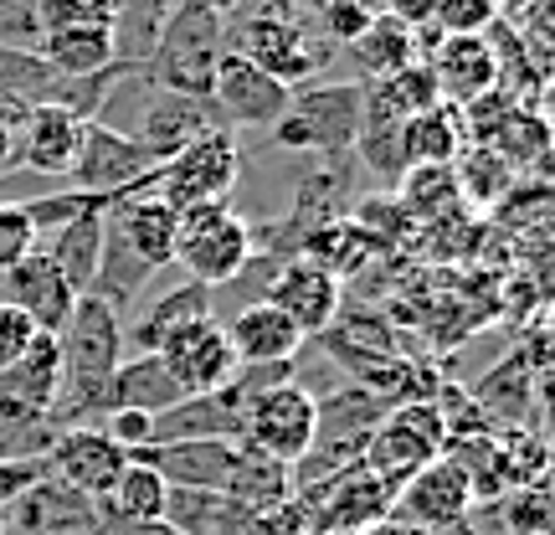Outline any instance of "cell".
I'll return each mask as SVG.
<instances>
[{
	"label": "cell",
	"instance_id": "1",
	"mask_svg": "<svg viewBox=\"0 0 555 535\" xmlns=\"http://www.w3.org/2000/svg\"><path fill=\"white\" fill-rule=\"evenodd\" d=\"M227 52V21L206 11L196 0H176L170 16L159 26V41L150 62H144V82L165 88V93H191V99H211V78Z\"/></svg>",
	"mask_w": 555,
	"mask_h": 535
},
{
	"label": "cell",
	"instance_id": "2",
	"mask_svg": "<svg viewBox=\"0 0 555 535\" xmlns=\"http://www.w3.org/2000/svg\"><path fill=\"white\" fill-rule=\"evenodd\" d=\"M253 258V221L227 201L176 212V268L201 289H227Z\"/></svg>",
	"mask_w": 555,
	"mask_h": 535
},
{
	"label": "cell",
	"instance_id": "3",
	"mask_svg": "<svg viewBox=\"0 0 555 535\" xmlns=\"http://www.w3.org/2000/svg\"><path fill=\"white\" fill-rule=\"evenodd\" d=\"M360 82H314V88H294V99L273 124V144L288 155H319L335 160L356 150L360 129Z\"/></svg>",
	"mask_w": 555,
	"mask_h": 535
},
{
	"label": "cell",
	"instance_id": "4",
	"mask_svg": "<svg viewBox=\"0 0 555 535\" xmlns=\"http://www.w3.org/2000/svg\"><path fill=\"white\" fill-rule=\"evenodd\" d=\"M237 176H242V150L232 144V135H227V129H217V135L185 144L180 155L159 160L155 170L139 180L129 196H159L165 206L185 212V206L227 201V196H232V186H237Z\"/></svg>",
	"mask_w": 555,
	"mask_h": 535
},
{
	"label": "cell",
	"instance_id": "5",
	"mask_svg": "<svg viewBox=\"0 0 555 535\" xmlns=\"http://www.w3.org/2000/svg\"><path fill=\"white\" fill-rule=\"evenodd\" d=\"M314 417L319 412H314V392L309 386H298L294 377L273 381V386H262V392H253V397L242 402L237 443L294 469L298 458L309 454V443H314Z\"/></svg>",
	"mask_w": 555,
	"mask_h": 535
},
{
	"label": "cell",
	"instance_id": "6",
	"mask_svg": "<svg viewBox=\"0 0 555 535\" xmlns=\"http://www.w3.org/2000/svg\"><path fill=\"white\" fill-rule=\"evenodd\" d=\"M442 443H448V428H442V412L433 407V397L401 402V407L386 412V422H380L376 433H371L360 463H365V469L391 489V499H397L401 484L442 454Z\"/></svg>",
	"mask_w": 555,
	"mask_h": 535
},
{
	"label": "cell",
	"instance_id": "7",
	"mask_svg": "<svg viewBox=\"0 0 555 535\" xmlns=\"http://www.w3.org/2000/svg\"><path fill=\"white\" fill-rule=\"evenodd\" d=\"M294 499L304 505L314 535H365L371 525L391 520V489L365 463H350L339 474L319 479L309 489H298Z\"/></svg>",
	"mask_w": 555,
	"mask_h": 535
},
{
	"label": "cell",
	"instance_id": "8",
	"mask_svg": "<svg viewBox=\"0 0 555 535\" xmlns=\"http://www.w3.org/2000/svg\"><path fill=\"white\" fill-rule=\"evenodd\" d=\"M391 520L427 535H463L474 520V489L448 454H437L427 469H416L391 499Z\"/></svg>",
	"mask_w": 555,
	"mask_h": 535
},
{
	"label": "cell",
	"instance_id": "9",
	"mask_svg": "<svg viewBox=\"0 0 555 535\" xmlns=\"http://www.w3.org/2000/svg\"><path fill=\"white\" fill-rule=\"evenodd\" d=\"M150 170H155V160L144 155L124 129H114V124H103V119H88L67 180H73V191H93V196H103V201H119V196H129Z\"/></svg>",
	"mask_w": 555,
	"mask_h": 535
},
{
	"label": "cell",
	"instance_id": "10",
	"mask_svg": "<svg viewBox=\"0 0 555 535\" xmlns=\"http://www.w3.org/2000/svg\"><path fill=\"white\" fill-rule=\"evenodd\" d=\"M0 535H103V515L88 495L41 474L0 510Z\"/></svg>",
	"mask_w": 555,
	"mask_h": 535
},
{
	"label": "cell",
	"instance_id": "11",
	"mask_svg": "<svg viewBox=\"0 0 555 535\" xmlns=\"http://www.w3.org/2000/svg\"><path fill=\"white\" fill-rule=\"evenodd\" d=\"M150 88V82H144ZM227 129L217 114V103L211 99H191V93H165V88H150V99L139 103V119H134V144L144 155L155 160H170L180 155L185 144H196V139L217 135Z\"/></svg>",
	"mask_w": 555,
	"mask_h": 535
},
{
	"label": "cell",
	"instance_id": "12",
	"mask_svg": "<svg viewBox=\"0 0 555 535\" xmlns=\"http://www.w3.org/2000/svg\"><path fill=\"white\" fill-rule=\"evenodd\" d=\"M288 99H294L288 82L268 78L262 67H253L237 52H221L217 78H211V103H217L227 129H273L283 119Z\"/></svg>",
	"mask_w": 555,
	"mask_h": 535
},
{
	"label": "cell",
	"instance_id": "13",
	"mask_svg": "<svg viewBox=\"0 0 555 535\" xmlns=\"http://www.w3.org/2000/svg\"><path fill=\"white\" fill-rule=\"evenodd\" d=\"M155 356L165 360V371L176 377V386L185 392V397H201V392H221L227 381L237 377V356H232V345H227V330H221L217 315L180 324V330L165 340V345H159Z\"/></svg>",
	"mask_w": 555,
	"mask_h": 535
},
{
	"label": "cell",
	"instance_id": "14",
	"mask_svg": "<svg viewBox=\"0 0 555 535\" xmlns=\"http://www.w3.org/2000/svg\"><path fill=\"white\" fill-rule=\"evenodd\" d=\"M0 119L11 124L16 139V165L37 170V176H67L82 144V119L67 114L57 103H37V109H0Z\"/></svg>",
	"mask_w": 555,
	"mask_h": 535
},
{
	"label": "cell",
	"instance_id": "15",
	"mask_svg": "<svg viewBox=\"0 0 555 535\" xmlns=\"http://www.w3.org/2000/svg\"><path fill=\"white\" fill-rule=\"evenodd\" d=\"M262 298H268L304 340H319L335 324L339 298L345 294H339V278H330L309 258H288V263H278V273H273V283L262 289Z\"/></svg>",
	"mask_w": 555,
	"mask_h": 535
},
{
	"label": "cell",
	"instance_id": "16",
	"mask_svg": "<svg viewBox=\"0 0 555 535\" xmlns=\"http://www.w3.org/2000/svg\"><path fill=\"white\" fill-rule=\"evenodd\" d=\"M41 463H47V474L57 479V484H67V489H78V495H88V499H99L103 489L124 474L129 454H124L103 428H62Z\"/></svg>",
	"mask_w": 555,
	"mask_h": 535
},
{
	"label": "cell",
	"instance_id": "17",
	"mask_svg": "<svg viewBox=\"0 0 555 535\" xmlns=\"http://www.w3.org/2000/svg\"><path fill=\"white\" fill-rule=\"evenodd\" d=\"M134 463H150L170 489H227L237 469V443L232 437H191V443H144L134 448Z\"/></svg>",
	"mask_w": 555,
	"mask_h": 535
},
{
	"label": "cell",
	"instance_id": "18",
	"mask_svg": "<svg viewBox=\"0 0 555 535\" xmlns=\"http://www.w3.org/2000/svg\"><path fill=\"white\" fill-rule=\"evenodd\" d=\"M0 304H16L37 330L57 335L62 324H67V315H73V304H78V289H73V283L62 278L57 263L37 247V253H26L16 268L0 273Z\"/></svg>",
	"mask_w": 555,
	"mask_h": 535
},
{
	"label": "cell",
	"instance_id": "19",
	"mask_svg": "<svg viewBox=\"0 0 555 535\" xmlns=\"http://www.w3.org/2000/svg\"><path fill=\"white\" fill-rule=\"evenodd\" d=\"M62 392V345L37 330L31 345L0 371V417H47Z\"/></svg>",
	"mask_w": 555,
	"mask_h": 535
},
{
	"label": "cell",
	"instance_id": "20",
	"mask_svg": "<svg viewBox=\"0 0 555 535\" xmlns=\"http://www.w3.org/2000/svg\"><path fill=\"white\" fill-rule=\"evenodd\" d=\"M433 82H437V99L453 103V109H468V103L489 99L499 88V62L494 47L483 37H442L433 47Z\"/></svg>",
	"mask_w": 555,
	"mask_h": 535
},
{
	"label": "cell",
	"instance_id": "21",
	"mask_svg": "<svg viewBox=\"0 0 555 535\" xmlns=\"http://www.w3.org/2000/svg\"><path fill=\"white\" fill-rule=\"evenodd\" d=\"M221 330H227V345H232L237 366H283V360H294L298 351H304V335L278 315L268 298L242 304Z\"/></svg>",
	"mask_w": 555,
	"mask_h": 535
},
{
	"label": "cell",
	"instance_id": "22",
	"mask_svg": "<svg viewBox=\"0 0 555 535\" xmlns=\"http://www.w3.org/2000/svg\"><path fill=\"white\" fill-rule=\"evenodd\" d=\"M108 227L119 232L150 268H170L176 263V206L159 196H119L108 201Z\"/></svg>",
	"mask_w": 555,
	"mask_h": 535
},
{
	"label": "cell",
	"instance_id": "23",
	"mask_svg": "<svg viewBox=\"0 0 555 535\" xmlns=\"http://www.w3.org/2000/svg\"><path fill=\"white\" fill-rule=\"evenodd\" d=\"M206 315H217V294L211 289H201V283H176V289H165V294H155L144 309L134 315V324L124 330V340H134V356H155L165 340L176 335L180 324H191V319H206Z\"/></svg>",
	"mask_w": 555,
	"mask_h": 535
},
{
	"label": "cell",
	"instance_id": "24",
	"mask_svg": "<svg viewBox=\"0 0 555 535\" xmlns=\"http://www.w3.org/2000/svg\"><path fill=\"white\" fill-rule=\"evenodd\" d=\"M535 397H540V377L530 371V360L519 356V351L499 360L494 371L478 381V392H474V402L483 407V417H489V428H494V433H509V428H535V422H530Z\"/></svg>",
	"mask_w": 555,
	"mask_h": 535
},
{
	"label": "cell",
	"instance_id": "25",
	"mask_svg": "<svg viewBox=\"0 0 555 535\" xmlns=\"http://www.w3.org/2000/svg\"><path fill=\"white\" fill-rule=\"evenodd\" d=\"M159 520H170L180 535H258V510L217 489H165Z\"/></svg>",
	"mask_w": 555,
	"mask_h": 535
},
{
	"label": "cell",
	"instance_id": "26",
	"mask_svg": "<svg viewBox=\"0 0 555 535\" xmlns=\"http://www.w3.org/2000/svg\"><path fill=\"white\" fill-rule=\"evenodd\" d=\"M242 407L237 397L221 392H201V397H180L176 407L155 412V443H191V437H232L237 443Z\"/></svg>",
	"mask_w": 555,
	"mask_h": 535
},
{
	"label": "cell",
	"instance_id": "27",
	"mask_svg": "<svg viewBox=\"0 0 555 535\" xmlns=\"http://www.w3.org/2000/svg\"><path fill=\"white\" fill-rule=\"evenodd\" d=\"M185 397L176 386V377L165 371V360L159 356H124L119 366H114V377H108V412H119V407H129V412H165V407H176V402Z\"/></svg>",
	"mask_w": 555,
	"mask_h": 535
},
{
	"label": "cell",
	"instance_id": "28",
	"mask_svg": "<svg viewBox=\"0 0 555 535\" xmlns=\"http://www.w3.org/2000/svg\"><path fill=\"white\" fill-rule=\"evenodd\" d=\"M103 212H108V206H88V212H78L73 221H62L57 232H47V238H41V253L57 263L62 278H67L78 294H88V283H93V273H99Z\"/></svg>",
	"mask_w": 555,
	"mask_h": 535
},
{
	"label": "cell",
	"instance_id": "29",
	"mask_svg": "<svg viewBox=\"0 0 555 535\" xmlns=\"http://www.w3.org/2000/svg\"><path fill=\"white\" fill-rule=\"evenodd\" d=\"M155 278V268L139 258L134 247L108 227V212H103V253H99V273H93V283H88V294L103 298L114 315H129V304H134L139 294H144V283Z\"/></svg>",
	"mask_w": 555,
	"mask_h": 535
},
{
	"label": "cell",
	"instance_id": "30",
	"mask_svg": "<svg viewBox=\"0 0 555 535\" xmlns=\"http://www.w3.org/2000/svg\"><path fill=\"white\" fill-rule=\"evenodd\" d=\"M345 52H350V62H356L360 78L380 82V78H391V73H401L406 62H416V37H412V26H406V21L376 11L371 26H365Z\"/></svg>",
	"mask_w": 555,
	"mask_h": 535
},
{
	"label": "cell",
	"instance_id": "31",
	"mask_svg": "<svg viewBox=\"0 0 555 535\" xmlns=\"http://www.w3.org/2000/svg\"><path fill=\"white\" fill-rule=\"evenodd\" d=\"M37 52L62 78H93L114 62V41H108V21H93V26H57V31H41Z\"/></svg>",
	"mask_w": 555,
	"mask_h": 535
},
{
	"label": "cell",
	"instance_id": "32",
	"mask_svg": "<svg viewBox=\"0 0 555 535\" xmlns=\"http://www.w3.org/2000/svg\"><path fill=\"white\" fill-rule=\"evenodd\" d=\"M165 479L150 469V463H124V474L103 489L93 505H99V515H103V531L108 525H134V520H159V510H165Z\"/></svg>",
	"mask_w": 555,
	"mask_h": 535
},
{
	"label": "cell",
	"instance_id": "33",
	"mask_svg": "<svg viewBox=\"0 0 555 535\" xmlns=\"http://www.w3.org/2000/svg\"><path fill=\"white\" fill-rule=\"evenodd\" d=\"M453 180L463 206H499L519 186V170L499 155L494 144H463L453 160Z\"/></svg>",
	"mask_w": 555,
	"mask_h": 535
},
{
	"label": "cell",
	"instance_id": "34",
	"mask_svg": "<svg viewBox=\"0 0 555 535\" xmlns=\"http://www.w3.org/2000/svg\"><path fill=\"white\" fill-rule=\"evenodd\" d=\"M401 144H406V170L412 165H453L457 150L468 144V129H463V114H457L453 103H437L427 114L406 119Z\"/></svg>",
	"mask_w": 555,
	"mask_h": 535
},
{
	"label": "cell",
	"instance_id": "35",
	"mask_svg": "<svg viewBox=\"0 0 555 535\" xmlns=\"http://www.w3.org/2000/svg\"><path fill=\"white\" fill-rule=\"evenodd\" d=\"M221 495L262 515V510H273V505H283V499L294 495V474H288V463H278L268 454H253V448L237 443V469H232Z\"/></svg>",
	"mask_w": 555,
	"mask_h": 535
},
{
	"label": "cell",
	"instance_id": "36",
	"mask_svg": "<svg viewBox=\"0 0 555 535\" xmlns=\"http://www.w3.org/2000/svg\"><path fill=\"white\" fill-rule=\"evenodd\" d=\"M165 16H170V0H119V11L108 16L114 62H124V67H144L150 52H155Z\"/></svg>",
	"mask_w": 555,
	"mask_h": 535
},
{
	"label": "cell",
	"instance_id": "37",
	"mask_svg": "<svg viewBox=\"0 0 555 535\" xmlns=\"http://www.w3.org/2000/svg\"><path fill=\"white\" fill-rule=\"evenodd\" d=\"M504 535H545L551 531V489L545 484H525V489H509V495L494 505Z\"/></svg>",
	"mask_w": 555,
	"mask_h": 535
},
{
	"label": "cell",
	"instance_id": "38",
	"mask_svg": "<svg viewBox=\"0 0 555 535\" xmlns=\"http://www.w3.org/2000/svg\"><path fill=\"white\" fill-rule=\"evenodd\" d=\"M380 93H386V103L397 109V114H427V109H437V82H433V67L427 62H406L401 73H391V78H380L376 82Z\"/></svg>",
	"mask_w": 555,
	"mask_h": 535
},
{
	"label": "cell",
	"instance_id": "39",
	"mask_svg": "<svg viewBox=\"0 0 555 535\" xmlns=\"http://www.w3.org/2000/svg\"><path fill=\"white\" fill-rule=\"evenodd\" d=\"M371 16H376V11H371L365 0H319V5H314L319 37L330 41L335 52H345V47H350V41L371 26Z\"/></svg>",
	"mask_w": 555,
	"mask_h": 535
},
{
	"label": "cell",
	"instance_id": "40",
	"mask_svg": "<svg viewBox=\"0 0 555 535\" xmlns=\"http://www.w3.org/2000/svg\"><path fill=\"white\" fill-rule=\"evenodd\" d=\"M26 206V217H31V227H37V238H47V232H57L62 221H73L78 212H88V206H108L103 196H93V191H57V196H37V201H21Z\"/></svg>",
	"mask_w": 555,
	"mask_h": 535
},
{
	"label": "cell",
	"instance_id": "41",
	"mask_svg": "<svg viewBox=\"0 0 555 535\" xmlns=\"http://www.w3.org/2000/svg\"><path fill=\"white\" fill-rule=\"evenodd\" d=\"M37 247H41V238H37V227H31V217H26V206L21 201H0V273L16 268Z\"/></svg>",
	"mask_w": 555,
	"mask_h": 535
},
{
	"label": "cell",
	"instance_id": "42",
	"mask_svg": "<svg viewBox=\"0 0 555 535\" xmlns=\"http://www.w3.org/2000/svg\"><path fill=\"white\" fill-rule=\"evenodd\" d=\"M99 428L119 443L124 454H134V448H144V443H155V417L150 412H129V407H119V412L103 417Z\"/></svg>",
	"mask_w": 555,
	"mask_h": 535
},
{
	"label": "cell",
	"instance_id": "43",
	"mask_svg": "<svg viewBox=\"0 0 555 535\" xmlns=\"http://www.w3.org/2000/svg\"><path fill=\"white\" fill-rule=\"evenodd\" d=\"M31 335H37V324L21 315L16 304H0V371L31 345Z\"/></svg>",
	"mask_w": 555,
	"mask_h": 535
},
{
	"label": "cell",
	"instance_id": "44",
	"mask_svg": "<svg viewBox=\"0 0 555 535\" xmlns=\"http://www.w3.org/2000/svg\"><path fill=\"white\" fill-rule=\"evenodd\" d=\"M41 474H47V463H0V510H5L21 489H31Z\"/></svg>",
	"mask_w": 555,
	"mask_h": 535
},
{
	"label": "cell",
	"instance_id": "45",
	"mask_svg": "<svg viewBox=\"0 0 555 535\" xmlns=\"http://www.w3.org/2000/svg\"><path fill=\"white\" fill-rule=\"evenodd\" d=\"M103 535H180L170 520H134V525H108Z\"/></svg>",
	"mask_w": 555,
	"mask_h": 535
},
{
	"label": "cell",
	"instance_id": "46",
	"mask_svg": "<svg viewBox=\"0 0 555 535\" xmlns=\"http://www.w3.org/2000/svg\"><path fill=\"white\" fill-rule=\"evenodd\" d=\"M16 170V139H11V124L0 119V176Z\"/></svg>",
	"mask_w": 555,
	"mask_h": 535
},
{
	"label": "cell",
	"instance_id": "47",
	"mask_svg": "<svg viewBox=\"0 0 555 535\" xmlns=\"http://www.w3.org/2000/svg\"><path fill=\"white\" fill-rule=\"evenodd\" d=\"M365 535H427V531H412V525H401V520H380V525H371Z\"/></svg>",
	"mask_w": 555,
	"mask_h": 535
}]
</instances>
